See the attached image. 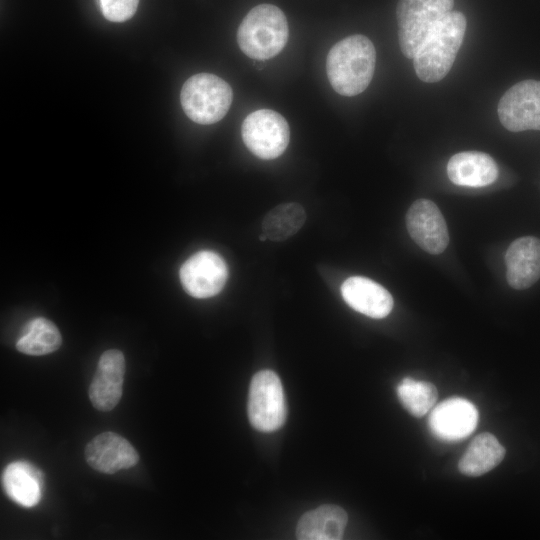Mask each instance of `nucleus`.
Segmentation results:
<instances>
[{
  "label": "nucleus",
  "instance_id": "nucleus-14",
  "mask_svg": "<svg viewBox=\"0 0 540 540\" xmlns=\"http://www.w3.org/2000/svg\"><path fill=\"white\" fill-rule=\"evenodd\" d=\"M508 284L517 290L531 287L540 278V239L526 236L516 239L505 254Z\"/></svg>",
  "mask_w": 540,
  "mask_h": 540
},
{
  "label": "nucleus",
  "instance_id": "nucleus-12",
  "mask_svg": "<svg viewBox=\"0 0 540 540\" xmlns=\"http://www.w3.org/2000/svg\"><path fill=\"white\" fill-rule=\"evenodd\" d=\"M125 375V357L120 350H106L99 358L89 386L92 405L103 412L111 411L119 403Z\"/></svg>",
  "mask_w": 540,
  "mask_h": 540
},
{
  "label": "nucleus",
  "instance_id": "nucleus-5",
  "mask_svg": "<svg viewBox=\"0 0 540 540\" xmlns=\"http://www.w3.org/2000/svg\"><path fill=\"white\" fill-rule=\"evenodd\" d=\"M454 0H399L398 40L403 55L413 59L425 39L451 11Z\"/></svg>",
  "mask_w": 540,
  "mask_h": 540
},
{
  "label": "nucleus",
  "instance_id": "nucleus-23",
  "mask_svg": "<svg viewBox=\"0 0 540 540\" xmlns=\"http://www.w3.org/2000/svg\"><path fill=\"white\" fill-rule=\"evenodd\" d=\"M139 0H99L104 17L112 22H124L136 12Z\"/></svg>",
  "mask_w": 540,
  "mask_h": 540
},
{
  "label": "nucleus",
  "instance_id": "nucleus-20",
  "mask_svg": "<svg viewBox=\"0 0 540 540\" xmlns=\"http://www.w3.org/2000/svg\"><path fill=\"white\" fill-rule=\"evenodd\" d=\"M62 344L61 333L50 320L38 317L25 324L16 343L21 353L41 356L56 351Z\"/></svg>",
  "mask_w": 540,
  "mask_h": 540
},
{
  "label": "nucleus",
  "instance_id": "nucleus-16",
  "mask_svg": "<svg viewBox=\"0 0 540 540\" xmlns=\"http://www.w3.org/2000/svg\"><path fill=\"white\" fill-rule=\"evenodd\" d=\"M447 175L456 185L483 187L497 179L498 167L494 159L484 152L464 151L449 159Z\"/></svg>",
  "mask_w": 540,
  "mask_h": 540
},
{
  "label": "nucleus",
  "instance_id": "nucleus-6",
  "mask_svg": "<svg viewBox=\"0 0 540 540\" xmlns=\"http://www.w3.org/2000/svg\"><path fill=\"white\" fill-rule=\"evenodd\" d=\"M248 417L256 430L273 432L286 419V403L282 383L271 370L257 372L250 383Z\"/></svg>",
  "mask_w": 540,
  "mask_h": 540
},
{
  "label": "nucleus",
  "instance_id": "nucleus-2",
  "mask_svg": "<svg viewBox=\"0 0 540 540\" xmlns=\"http://www.w3.org/2000/svg\"><path fill=\"white\" fill-rule=\"evenodd\" d=\"M466 25L463 13L451 11L435 27L413 58L420 80L434 83L447 75L463 42Z\"/></svg>",
  "mask_w": 540,
  "mask_h": 540
},
{
  "label": "nucleus",
  "instance_id": "nucleus-18",
  "mask_svg": "<svg viewBox=\"0 0 540 540\" xmlns=\"http://www.w3.org/2000/svg\"><path fill=\"white\" fill-rule=\"evenodd\" d=\"M347 521L344 509L336 505H323L300 518L296 537L301 540H339L343 537Z\"/></svg>",
  "mask_w": 540,
  "mask_h": 540
},
{
  "label": "nucleus",
  "instance_id": "nucleus-22",
  "mask_svg": "<svg viewBox=\"0 0 540 540\" xmlns=\"http://www.w3.org/2000/svg\"><path fill=\"white\" fill-rule=\"evenodd\" d=\"M397 396L411 415L422 417L434 407L438 391L430 382L406 377L397 385Z\"/></svg>",
  "mask_w": 540,
  "mask_h": 540
},
{
  "label": "nucleus",
  "instance_id": "nucleus-3",
  "mask_svg": "<svg viewBox=\"0 0 540 540\" xmlns=\"http://www.w3.org/2000/svg\"><path fill=\"white\" fill-rule=\"evenodd\" d=\"M288 34L283 11L272 4H259L240 23L237 42L248 57L265 60L276 56L285 47Z\"/></svg>",
  "mask_w": 540,
  "mask_h": 540
},
{
  "label": "nucleus",
  "instance_id": "nucleus-17",
  "mask_svg": "<svg viewBox=\"0 0 540 540\" xmlns=\"http://www.w3.org/2000/svg\"><path fill=\"white\" fill-rule=\"evenodd\" d=\"M43 480L42 472L24 460L10 463L2 473L5 492L14 502L24 507H32L40 501Z\"/></svg>",
  "mask_w": 540,
  "mask_h": 540
},
{
  "label": "nucleus",
  "instance_id": "nucleus-9",
  "mask_svg": "<svg viewBox=\"0 0 540 540\" xmlns=\"http://www.w3.org/2000/svg\"><path fill=\"white\" fill-rule=\"evenodd\" d=\"M179 275L182 286L189 295L209 298L223 289L228 278V268L219 254L203 250L183 263Z\"/></svg>",
  "mask_w": 540,
  "mask_h": 540
},
{
  "label": "nucleus",
  "instance_id": "nucleus-1",
  "mask_svg": "<svg viewBox=\"0 0 540 540\" xmlns=\"http://www.w3.org/2000/svg\"><path fill=\"white\" fill-rule=\"evenodd\" d=\"M375 47L364 35H351L337 42L326 58V73L332 88L342 96L362 93L372 80Z\"/></svg>",
  "mask_w": 540,
  "mask_h": 540
},
{
  "label": "nucleus",
  "instance_id": "nucleus-13",
  "mask_svg": "<svg viewBox=\"0 0 540 540\" xmlns=\"http://www.w3.org/2000/svg\"><path fill=\"white\" fill-rule=\"evenodd\" d=\"M84 456L90 467L105 474L131 468L139 461V455L130 442L111 431L98 434L90 440Z\"/></svg>",
  "mask_w": 540,
  "mask_h": 540
},
{
  "label": "nucleus",
  "instance_id": "nucleus-7",
  "mask_svg": "<svg viewBox=\"0 0 540 540\" xmlns=\"http://www.w3.org/2000/svg\"><path fill=\"white\" fill-rule=\"evenodd\" d=\"M246 147L258 158L270 160L279 157L290 141V128L286 119L271 109L250 113L241 127Z\"/></svg>",
  "mask_w": 540,
  "mask_h": 540
},
{
  "label": "nucleus",
  "instance_id": "nucleus-10",
  "mask_svg": "<svg viewBox=\"0 0 540 540\" xmlns=\"http://www.w3.org/2000/svg\"><path fill=\"white\" fill-rule=\"evenodd\" d=\"M478 420L479 413L472 402L462 397H451L432 409L428 427L437 439L457 442L475 430Z\"/></svg>",
  "mask_w": 540,
  "mask_h": 540
},
{
  "label": "nucleus",
  "instance_id": "nucleus-4",
  "mask_svg": "<svg viewBox=\"0 0 540 540\" xmlns=\"http://www.w3.org/2000/svg\"><path fill=\"white\" fill-rule=\"evenodd\" d=\"M233 99L231 86L222 78L199 73L182 86L180 101L185 114L198 124H213L228 112Z\"/></svg>",
  "mask_w": 540,
  "mask_h": 540
},
{
  "label": "nucleus",
  "instance_id": "nucleus-21",
  "mask_svg": "<svg viewBox=\"0 0 540 540\" xmlns=\"http://www.w3.org/2000/svg\"><path fill=\"white\" fill-rule=\"evenodd\" d=\"M306 221L302 205L295 202L282 203L266 213L262 220V234L274 242L287 240L296 234Z\"/></svg>",
  "mask_w": 540,
  "mask_h": 540
},
{
  "label": "nucleus",
  "instance_id": "nucleus-11",
  "mask_svg": "<svg viewBox=\"0 0 540 540\" xmlns=\"http://www.w3.org/2000/svg\"><path fill=\"white\" fill-rule=\"evenodd\" d=\"M406 227L413 241L430 254L442 253L449 243L446 221L431 200L422 198L412 203L406 214Z\"/></svg>",
  "mask_w": 540,
  "mask_h": 540
},
{
  "label": "nucleus",
  "instance_id": "nucleus-15",
  "mask_svg": "<svg viewBox=\"0 0 540 540\" xmlns=\"http://www.w3.org/2000/svg\"><path fill=\"white\" fill-rule=\"evenodd\" d=\"M341 294L352 309L371 318H384L393 308L389 291L367 277L347 278L341 286Z\"/></svg>",
  "mask_w": 540,
  "mask_h": 540
},
{
  "label": "nucleus",
  "instance_id": "nucleus-19",
  "mask_svg": "<svg viewBox=\"0 0 540 540\" xmlns=\"http://www.w3.org/2000/svg\"><path fill=\"white\" fill-rule=\"evenodd\" d=\"M505 448L491 433L477 435L458 463L459 471L466 476H481L496 467L504 458Z\"/></svg>",
  "mask_w": 540,
  "mask_h": 540
},
{
  "label": "nucleus",
  "instance_id": "nucleus-8",
  "mask_svg": "<svg viewBox=\"0 0 540 540\" xmlns=\"http://www.w3.org/2000/svg\"><path fill=\"white\" fill-rule=\"evenodd\" d=\"M497 112L509 131L540 130V81L524 80L510 87L501 97Z\"/></svg>",
  "mask_w": 540,
  "mask_h": 540
}]
</instances>
